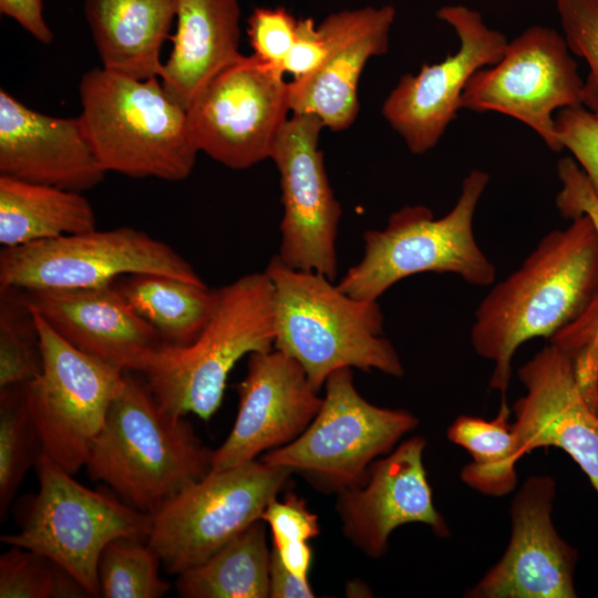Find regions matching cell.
<instances>
[{
    "instance_id": "277c9868",
    "label": "cell",
    "mask_w": 598,
    "mask_h": 598,
    "mask_svg": "<svg viewBox=\"0 0 598 598\" xmlns=\"http://www.w3.org/2000/svg\"><path fill=\"white\" fill-rule=\"evenodd\" d=\"M275 291L267 274H247L217 289L214 309L186 344L163 342L145 371L146 385L172 415L208 421L219 409L235 364L274 349Z\"/></svg>"
},
{
    "instance_id": "4fadbf2b",
    "label": "cell",
    "mask_w": 598,
    "mask_h": 598,
    "mask_svg": "<svg viewBox=\"0 0 598 598\" xmlns=\"http://www.w3.org/2000/svg\"><path fill=\"white\" fill-rule=\"evenodd\" d=\"M582 86L564 35L536 25L508 41L498 62L471 76L461 109L513 117L532 128L551 151L560 152L555 114L581 106Z\"/></svg>"
},
{
    "instance_id": "52a82bcc",
    "label": "cell",
    "mask_w": 598,
    "mask_h": 598,
    "mask_svg": "<svg viewBox=\"0 0 598 598\" xmlns=\"http://www.w3.org/2000/svg\"><path fill=\"white\" fill-rule=\"evenodd\" d=\"M35 468L39 491L20 506L19 532L2 535L1 542L49 558L90 597L101 596L97 563L103 548L123 536L147 540L152 514L83 486L45 453Z\"/></svg>"
},
{
    "instance_id": "44dd1931",
    "label": "cell",
    "mask_w": 598,
    "mask_h": 598,
    "mask_svg": "<svg viewBox=\"0 0 598 598\" xmlns=\"http://www.w3.org/2000/svg\"><path fill=\"white\" fill-rule=\"evenodd\" d=\"M29 308L79 350L145 373L163 340L113 285L23 291Z\"/></svg>"
},
{
    "instance_id": "484cf974",
    "label": "cell",
    "mask_w": 598,
    "mask_h": 598,
    "mask_svg": "<svg viewBox=\"0 0 598 598\" xmlns=\"http://www.w3.org/2000/svg\"><path fill=\"white\" fill-rule=\"evenodd\" d=\"M271 550L258 519L204 563L178 575L183 598H267Z\"/></svg>"
},
{
    "instance_id": "d6a6232c",
    "label": "cell",
    "mask_w": 598,
    "mask_h": 598,
    "mask_svg": "<svg viewBox=\"0 0 598 598\" xmlns=\"http://www.w3.org/2000/svg\"><path fill=\"white\" fill-rule=\"evenodd\" d=\"M261 519L271 529L272 549L283 565L295 575L308 578L312 560L308 542L320 532L317 515L308 509L302 498L290 493L282 502L274 499Z\"/></svg>"
},
{
    "instance_id": "4dcf8cb0",
    "label": "cell",
    "mask_w": 598,
    "mask_h": 598,
    "mask_svg": "<svg viewBox=\"0 0 598 598\" xmlns=\"http://www.w3.org/2000/svg\"><path fill=\"white\" fill-rule=\"evenodd\" d=\"M0 390L27 384L43 369L33 315L22 290L1 288Z\"/></svg>"
},
{
    "instance_id": "1f68e13d",
    "label": "cell",
    "mask_w": 598,
    "mask_h": 598,
    "mask_svg": "<svg viewBox=\"0 0 598 598\" xmlns=\"http://www.w3.org/2000/svg\"><path fill=\"white\" fill-rule=\"evenodd\" d=\"M1 598L90 597L64 569L30 549L11 546L0 557Z\"/></svg>"
},
{
    "instance_id": "f1b7e54d",
    "label": "cell",
    "mask_w": 598,
    "mask_h": 598,
    "mask_svg": "<svg viewBox=\"0 0 598 598\" xmlns=\"http://www.w3.org/2000/svg\"><path fill=\"white\" fill-rule=\"evenodd\" d=\"M43 446L29 412L24 384L0 390V516H7L13 497Z\"/></svg>"
},
{
    "instance_id": "8fae6325",
    "label": "cell",
    "mask_w": 598,
    "mask_h": 598,
    "mask_svg": "<svg viewBox=\"0 0 598 598\" xmlns=\"http://www.w3.org/2000/svg\"><path fill=\"white\" fill-rule=\"evenodd\" d=\"M31 312L43 369L24 384L27 405L43 453L75 474L85 466L110 405L123 386L125 371L79 350Z\"/></svg>"
},
{
    "instance_id": "2e32d148",
    "label": "cell",
    "mask_w": 598,
    "mask_h": 598,
    "mask_svg": "<svg viewBox=\"0 0 598 598\" xmlns=\"http://www.w3.org/2000/svg\"><path fill=\"white\" fill-rule=\"evenodd\" d=\"M555 496L554 477L526 478L511 503V538L505 553L464 597H577L574 576L578 555L554 526Z\"/></svg>"
},
{
    "instance_id": "3957f363",
    "label": "cell",
    "mask_w": 598,
    "mask_h": 598,
    "mask_svg": "<svg viewBox=\"0 0 598 598\" xmlns=\"http://www.w3.org/2000/svg\"><path fill=\"white\" fill-rule=\"evenodd\" d=\"M265 272L275 291L274 349L295 359L318 391L343 368L404 374L398 351L383 337L378 301L353 298L334 280L291 268L278 256Z\"/></svg>"
},
{
    "instance_id": "836d02e7",
    "label": "cell",
    "mask_w": 598,
    "mask_h": 598,
    "mask_svg": "<svg viewBox=\"0 0 598 598\" xmlns=\"http://www.w3.org/2000/svg\"><path fill=\"white\" fill-rule=\"evenodd\" d=\"M556 7L570 52L589 68L582 106L598 116V0H556Z\"/></svg>"
},
{
    "instance_id": "f35d334b",
    "label": "cell",
    "mask_w": 598,
    "mask_h": 598,
    "mask_svg": "<svg viewBox=\"0 0 598 598\" xmlns=\"http://www.w3.org/2000/svg\"><path fill=\"white\" fill-rule=\"evenodd\" d=\"M1 14L14 20L42 44L53 41V32L43 16L42 0H0Z\"/></svg>"
},
{
    "instance_id": "d6986e66",
    "label": "cell",
    "mask_w": 598,
    "mask_h": 598,
    "mask_svg": "<svg viewBox=\"0 0 598 598\" xmlns=\"http://www.w3.org/2000/svg\"><path fill=\"white\" fill-rule=\"evenodd\" d=\"M426 441L412 436L377 458L365 481L338 493L344 536L370 558L382 557L392 532L405 524L427 525L439 537L451 530L435 508L423 464Z\"/></svg>"
},
{
    "instance_id": "8d00e7d4",
    "label": "cell",
    "mask_w": 598,
    "mask_h": 598,
    "mask_svg": "<svg viewBox=\"0 0 598 598\" xmlns=\"http://www.w3.org/2000/svg\"><path fill=\"white\" fill-rule=\"evenodd\" d=\"M556 133L563 146L589 179L598 197V116L586 107H566L555 114Z\"/></svg>"
},
{
    "instance_id": "ba28073f",
    "label": "cell",
    "mask_w": 598,
    "mask_h": 598,
    "mask_svg": "<svg viewBox=\"0 0 598 598\" xmlns=\"http://www.w3.org/2000/svg\"><path fill=\"white\" fill-rule=\"evenodd\" d=\"M323 386L321 408L303 433L268 451L261 461L299 473L317 488L338 494L361 485L369 466L389 454L419 421L406 410L367 401L358 392L350 368L331 373Z\"/></svg>"
},
{
    "instance_id": "74e56055",
    "label": "cell",
    "mask_w": 598,
    "mask_h": 598,
    "mask_svg": "<svg viewBox=\"0 0 598 598\" xmlns=\"http://www.w3.org/2000/svg\"><path fill=\"white\" fill-rule=\"evenodd\" d=\"M327 53L326 41L311 18L298 19L293 44L283 62V73L293 79L313 72Z\"/></svg>"
},
{
    "instance_id": "7a4b0ae2",
    "label": "cell",
    "mask_w": 598,
    "mask_h": 598,
    "mask_svg": "<svg viewBox=\"0 0 598 598\" xmlns=\"http://www.w3.org/2000/svg\"><path fill=\"white\" fill-rule=\"evenodd\" d=\"M213 454L185 416L166 412L146 384L125 372L85 467L126 504L153 514L206 476Z\"/></svg>"
},
{
    "instance_id": "60d3db41",
    "label": "cell",
    "mask_w": 598,
    "mask_h": 598,
    "mask_svg": "<svg viewBox=\"0 0 598 598\" xmlns=\"http://www.w3.org/2000/svg\"><path fill=\"white\" fill-rule=\"evenodd\" d=\"M590 340H596V341H598V323H597V327H596L595 336H594V338L590 339Z\"/></svg>"
},
{
    "instance_id": "9a60e30c",
    "label": "cell",
    "mask_w": 598,
    "mask_h": 598,
    "mask_svg": "<svg viewBox=\"0 0 598 598\" xmlns=\"http://www.w3.org/2000/svg\"><path fill=\"white\" fill-rule=\"evenodd\" d=\"M323 123L312 114H292L281 128L270 158L280 176L283 216L279 259L334 280L341 205L330 186L319 148Z\"/></svg>"
},
{
    "instance_id": "cb8c5ba5",
    "label": "cell",
    "mask_w": 598,
    "mask_h": 598,
    "mask_svg": "<svg viewBox=\"0 0 598 598\" xmlns=\"http://www.w3.org/2000/svg\"><path fill=\"white\" fill-rule=\"evenodd\" d=\"M176 7L177 0H84L102 68L138 80L159 78Z\"/></svg>"
},
{
    "instance_id": "6da1fadb",
    "label": "cell",
    "mask_w": 598,
    "mask_h": 598,
    "mask_svg": "<svg viewBox=\"0 0 598 598\" xmlns=\"http://www.w3.org/2000/svg\"><path fill=\"white\" fill-rule=\"evenodd\" d=\"M546 234L523 264L478 305L471 329L475 353L494 363L489 386L506 398L516 350L553 338L598 295V237L586 215Z\"/></svg>"
},
{
    "instance_id": "30bf717a",
    "label": "cell",
    "mask_w": 598,
    "mask_h": 598,
    "mask_svg": "<svg viewBox=\"0 0 598 598\" xmlns=\"http://www.w3.org/2000/svg\"><path fill=\"white\" fill-rule=\"evenodd\" d=\"M156 274L205 283L168 244L133 227L90 230L0 252V288L22 291L113 285L122 275Z\"/></svg>"
},
{
    "instance_id": "ac0fdd59",
    "label": "cell",
    "mask_w": 598,
    "mask_h": 598,
    "mask_svg": "<svg viewBox=\"0 0 598 598\" xmlns=\"http://www.w3.org/2000/svg\"><path fill=\"white\" fill-rule=\"evenodd\" d=\"M526 393L514 404L522 457L539 447L566 452L598 494V411L584 396L569 352L550 342L518 369Z\"/></svg>"
},
{
    "instance_id": "5bb4252c",
    "label": "cell",
    "mask_w": 598,
    "mask_h": 598,
    "mask_svg": "<svg viewBox=\"0 0 598 598\" xmlns=\"http://www.w3.org/2000/svg\"><path fill=\"white\" fill-rule=\"evenodd\" d=\"M436 17L450 24L460 41L457 51L416 74H403L384 100L381 112L416 155L436 146L456 118L461 97L471 76L499 61L508 40L487 27L481 13L465 6H444Z\"/></svg>"
},
{
    "instance_id": "e575fe53",
    "label": "cell",
    "mask_w": 598,
    "mask_h": 598,
    "mask_svg": "<svg viewBox=\"0 0 598 598\" xmlns=\"http://www.w3.org/2000/svg\"><path fill=\"white\" fill-rule=\"evenodd\" d=\"M557 173L561 183V188L556 196L558 212L568 219L588 216L598 237V197L586 174L570 156L559 159ZM580 321L589 328L597 327L598 295L582 312Z\"/></svg>"
},
{
    "instance_id": "d4e9b609",
    "label": "cell",
    "mask_w": 598,
    "mask_h": 598,
    "mask_svg": "<svg viewBox=\"0 0 598 598\" xmlns=\"http://www.w3.org/2000/svg\"><path fill=\"white\" fill-rule=\"evenodd\" d=\"M94 210L81 192L0 176L3 248L95 229Z\"/></svg>"
},
{
    "instance_id": "7c38bea8",
    "label": "cell",
    "mask_w": 598,
    "mask_h": 598,
    "mask_svg": "<svg viewBox=\"0 0 598 598\" xmlns=\"http://www.w3.org/2000/svg\"><path fill=\"white\" fill-rule=\"evenodd\" d=\"M283 74L254 54L226 64L187 109L198 152L233 169L270 158L290 112Z\"/></svg>"
},
{
    "instance_id": "4316f807",
    "label": "cell",
    "mask_w": 598,
    "mask_h": 598,
    "mask_svg": "<svg viewBox=\"0 0 598 598\" xmlns=\"http://www.w3.org/2000/svg\"><path fill=\"white\" fill-rule=\"evenodd\" d=\"M133 309L169 344L189 343L209 318L217 289L181 278L156 275H130L117 287Z\"/></svg>"
},
{
    "instance_id": "d590c367",
    "label": "cell",
    "mask_w": 598,
    "mask_h": 598,
    "mask_svg": "<svg viewBox=\"0 0 598 598\" xmlns=\"http://www.w3.org/2000/svg\"><path fill=\"white\" fill-rule=\"evenodd\" d=\"M247 24L252 54L282 71L295 41L298 20L282 7H257L249 16Z\"/></svg>"
},
{
    "instance_id": "83f0119b",
    "label": "cell",
    "mask_w": 598,
    "mask_h": 598,
    "mask_svg": "<svg viewBox=\"0 0 598 598\" xmlns=\"http://www.w3.org/2000/svg\"><path fill=\"white\" fill-rule=\"evenodd\" d=\"M509 414L503 398L493 420L460 415L447 429V439L472 457L462 468L461 480L484 495L505 496L517 485L516 464L522 455L513 423L508 422Z\"/></svg>"
},
{
    "instance_id": "ab89813d",
    "label": "cell",
    "mask_w": 598,
    "mask_h": 598,
    "mask_svg": "<svg viewBox=\"0 0 598 598\" xmlns=\"http://www.w3.org/2000/svg\"><path fill=\"white\" fill-rule=\"evenodd\" d=\"M270 598H313L315 592L308 578L291 573L281 561L275 549H271L269 567Z\"/></svg>"
},
{
    "instance_id": "5b68a950",
    "label": "cell",
    "mask_w": 598,
    "mask_h": 598,
    "mask_svg": "<svg viewBox=\"0 0 598 598\" xmlns=\"http://www.w3.org/2000/svg\"><path fill=\"white\" fill-rule=\"evenodd\" d=\"M79 89V118L106 173L169 182L190 175L198 150L187 110L166 94L158 76L138 80L93 68Z\"/></svg>"
},
{
    "instance_id": "e0dca14e",
    "label": "cell",
    "mask_w": 598,
    "mask_h": 598,
    "mask_svg": "<svg viewBox=\"0 0 598 598\" xmlns=\"http://www.w3.org/2000/svg\"><path fill=\"white\" fill-rule=\"evenodd\" d=\"M237 390L238 413L229 435L214 451L212 471L254 461L291 443L322 404L303 368L276 349L249 354L247 374Z\"/></svg>"
},
{
    "instance_id": "8992f818",
    "label": "cell",
    "mask_w": 598,
    "mask_h": 598,
    "mask_svg": "<svg viewBox=\"0 0 598 598\" xmlns=\"http://www.w3.org/2000/svg\"><path fill=\"white\" fill-rule=\"evenodd\" d=\"M489 175L471 171L454 207L443 217L422 205L405 206L382 229L363 235V256L338 282L349 296L378 299L403 278L421 272L454 274L473 286L494 283L496 269L478 246L473 220Z\"/></svg>"
},
{
    "instance_id": "7402d4cb",
    "label": "cell",
    "mask_w": 598,
    "mask_h": 598,
    "mask_svg": "<svg viewBox=\"0 0 598 598\" xmlns=\"http://www.w3.org/2000/svg\"><path fill=\"white\" fill-rule=\"evenodd\" d=\"M78 117H54L0 91V176L84 192L103 182Z\"/></svg>"
},
{
    "instance_id": "603a6c76",
    "label": "cell",
    "mask_w": 598,
    "mask_h": 598,
    "mask_svg": "<svg viewBox=\"0 0 598 598\" xmlns=\"http://www.w3.org/2000/svg\"><path fill=\"white\" fill-rule=\"evenodd\" d=\"M173 48L159 80L188 109L204 86L238 54V0H177Z\"/></svg>"
},
{
    "instance_id": "9c48e42d",
    "label": "cell",
    "mask_w": 598,
    "mask_h": 598,
    "mask_svg": "<svg viewBox=\"0 0 598 598\" xmlns=\"http://www.w3.org/2000/svg\"><path fill=\"white\" fill-rule=\"evenodd\" d=\"M291 474L261 460L210 471L152 514L147 543L166 571L179 575L261 519Z\"/></svg>"
},
{
    "instance_id": "ffe728a7",
    "label": "cell",
    "mask_w": 598,
    "mask_h": 598,
    "mask_svg": "<svg viewBox=\"0 0 598 598\" xmlns=\"http://www.w3.org/2000/svg\"><path fill=\"white\" fill-rule=\"evenodd\" d=\"M392 6L328 16L319 25L327 53L311 73L288 82L292 114H312L324 127L347 130L359 113L358 83L367 62L388 52L395 19Z\"/></svg>"
},
{
    "instance_id": "f546056e",
    "label": "cell",
    "mask_w": 598,
    "mask_h": 598,
    "mask_svg": "<svg viewBox=\"0 0 598 598\" xmlns=\"http://www.w3.org/2000/svg\"><path fill=\"white\" fill-rule=\"evenodd\" d=\"M161 559L147 540L134 537L112 539L97 563L101 596L104 598H159L171 584L159 576Z\"/></svg>"
}]
</instances>
